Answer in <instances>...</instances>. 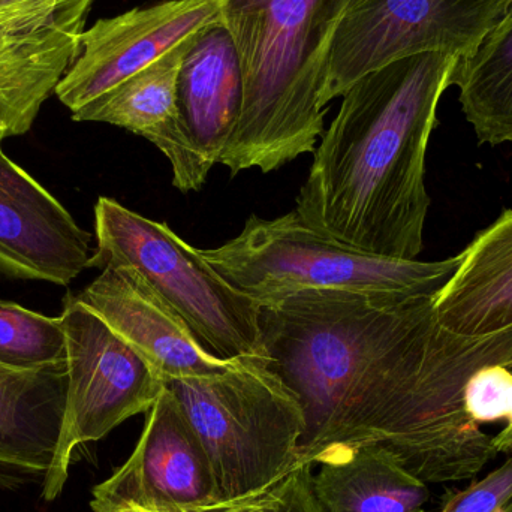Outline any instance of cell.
I'll return each instance as SVG.
<instances>
[{"label": "cell", "instance_id": "6da1fadb", "mask_svg": "<svg viewBox=\"0 0 512 512\" xmlns=\"http://www.w3.org/2000/svg\"><path fill=\"white\" fill-rule=\"evenodd\" d=\"M436 294L304 292L261 307L265 366L304 412L297 468L378 445L426 484L477 478L499 456L463 391L478 370L512 369V327L462 336Z\"/></svg>", "mask_w": 512, "mask_h": 512}, {"label": "cell", "instance_id": "7a4b0ae2", "mask_svg": "<svg viewBox=\"0 0 512 512\" xmlns=\"http://www.w3.org/2000/svg\"><path fill=\"white\" fill-rule=\"evenodd\" d=\"M459 59L406 57L346 90L297 197L307 225L367 254L418 259L432 204L427 149Z\"/></svg>", "mask_w": 512, "mask_h": 512}, {"label": "cell", "instance_id": "3957f363", "mask_svg": "<svg viewBox=\"0 0 512 512\" xmlns=\"http://www.w3.org/2000/svg\"><path fill=\"white\" fill-rule=\"evenodd\" d=\"M354 2L219 0L245 83L242 117L219 161L233 176L251 168L273 173L315 152L331 42Z\"/></svg>", "mask_w": 512, "mask_h": 512}, {"label": "cell", "instance_id": "277c9868", "mask_svg": "<svg viewBox=\"0 0 512 512\" xmlns=\"http://www.w3.org/2000/svg\"><path fill=\"white\" fill-rule=\"evenodd\" d=\"M204 258L240 291L271 306L304 292L438 294L460 264L367 254L307 225L297 210L276 219L251 216L236 239Z\"/></svg>", "mask_w": 512, "mask_h": 512}, {"label": "cell", "instance_id": "5b68a950", "mask_svg": "<svg viewBox=\"0 0 512 512\" xmlns=\"http://www.w3.org/2000/svg\"><path fill=\"white\" fill-rule=\"evenodd\" d=\"M165 387L209 456L216 502L255 495L297 469L303 408L264 358H236L227 372Z\"/></svg>", "mask_w": 512, "mask_h": 512}, {"label": "cell", "instance_id": "8992f818", "mask_svg": "<svg viewBox=\"0 0 512 512\" xmlns=\"http://www.w3.org/2000/svg\"><path fill=\"white\" fill-rule=\"evenodd\" d=\"M98 248L89 268H132L173 307L206 351L221 360L264 358L254 298L231 285L164 222L144 218L113 198L95 206Z\"/></svg>", "mask_w": 512, "mask_h": 512}, {"label": "cell", "instance_id": "52a82bcc", "mask_svg": "<svg viewBox=\"0 0 512 512\" xmlns=\"http://www.w3.org/2000/svg\"><path fill=\"white\" fill-rule=\"evenodd\" d=\"M63 304L68 393L59 445L42 483L47 502L62 493L78 445L99 441L149 411L165 388L147 361L75 295H66Z\"/></svg>", "mask_w": 512, "mask_h": 512}, {"label": "cell", "instance_id": "ba28073f", "mask_svg": "<svg viewBox=\"0 0 512 512\" xmlns=\"http://www.w3.org/2000/svg\"><path fill=\"white\" fill-rule=\"evenodd\" d=\"M510 0H355L328 57L325 107L364 75L417 54L463 57L495 26Z\"/></svg>", "mask_w": 512, "mask_h": 512}, {"label": "cell", "instance_id": "9c48e42d", "mask_svg": "<svg viewBox=\"0 0 512 512\" xmlns=\"http://www.w3.org/2000/svg\"><path fill=\"white\" fill-rule=\"evenodd\" d=\"M95 0H0V144L32 129L81 50Z\"/></svg>", "mask_w": 512, "mask_h": 512}, {"label": "cell", "instance_id": "30bf717a", "mask_svg": "<svg viewBox=\"0 0 512 512\" xmlns=\"http://www.w3.org/2000/svg\"><path fill=\"white\" fill-rule=\"evenodd\" d=\"M93 512L141 507L173 512L216 502L212 463L194 427L167 387L147 411L128 462L93 489Z\"/></svg>", "mask_w": 512, "mask_h": 512}, {"label": "cell", "instance_id": "8fae6325", "mask_svg": "<svg viewBox=\"0 0 512 512\" xmlns=\"http://www.w3.org/2000/svg\"><path fill=\"white\" fill-rule=\"evenodd\" d=\"M218 18L219 0H164L101 18L84 30L54 95L75 113Z\"/></svg>", "mask_w": 512, "mask_h": 512}, {"label": "cell", "instance_id": "7c38bea8", "mask_svg": "<svg viewBox=\"0 0 512 512\" xmlns=\"http://www.w3.org/2000/svg\"><path fill=\"white\" fill-rule=\"evenodd\" d=\"M75 298L143 357L164 384L218 375L236 361L206 351L182 316L132 268L102 270Z\"/></svg>", "mask_w": 512, "mask_h": 512}, {"label": "cell", "instance_id": "4fadbf2b", "mask_svg": "<svg viewBox=\"0 0 512 512\" xmlns=\"http://www.w3.org/2000/svg\"><path fill=\"white\" fill-rule=\"evenodd\" d=\"M90 234L0 149V271L69 285L89 268Z\"/></svg>", "mask_w": 512, "mask_h": 512}, {"label": "cell", "instance_id": "5bb4252c", "mask_svg": "<svg viewBox=\"0 0 512 512\" xmlns=\"http://www.w3.org/2000/svg\"><path fill=\"white\" fill-rule=\"evenodd\" d=\"M191 38L72 113L75 122L119 126L155 144L170 161L173 185L182 192L200 191L209 177L177 114V78Z\"/></svg>", "mask_w": 512, "mask_h": 512}, {"label": "cell", "instance_id": "9a60e30c", "mask_svg": "<svg viewBox=\"0 0 512 512\" xmlns=\"http://www.w3.org/2000/svg\"><path fill=\"white\" fill-rule=\"evenodd\" d=\"M243 99L239 53L218 18L192 35L177 78L180 128L209 173L233 140Z\"/></svg>", "mask_w": 512, "mask_h": 512}, {"label": "cell", "instance_id": "2e32d148", "mask_svg": "<svg viewBox=\"0 0 512 512\" xmlns=\"http://www.w3.org/2000/svg\"><path fill=\"white\" fill-rule=\"evenodd\" d=\"M66 393V361L35 369L0 364V487L44 483L62 433Z\"/></svg>", "mask_w": 512, "mask_h": 512}, {"label": "cell", "instance_id": "e0dca14e", "mask_svg": "<svg viewBox=\"0 0 512 512\" xmlns=\"http://www.w3.org/2000/svg\"><path fill=\"white\" fill-rule=\"evenodd\" d=\"M459 256V267L435 297L441 324L471 337L511 328L512 209L480 231Z\"/></svg>", "mask_w": 512, "mask_h": 512}, {"label": "cell", "instance_id": "ac0fdd59", "mask_svg": "<svg viewBox=\"0 0 512 512\" xmlns=\"http://www.w3.org/2000/svg\"><path fill=\"white\" fill-rule=\"evenodd\" d=\"M312 484L324 512H424L430 499L429 484L378 445L321 463Z\"/></svg>", "mask_w": 512, "mask_h": 512}, {"label": "cell", "instance_id": "d6986e66", "mask_svg": "<svg viewBox=\"0 0 512 512\" xmlns=\"http://www.w3.org/2000/svg\"><path fill=\"white\" fill-rule=\"evenodd\" d=\"M478 141L512 144V0L477 47L460 57L451 77Z\"/></svg>", "mask_w": 512, "mask_h": 512}, {"label": "cell", "instance_id": "ffe728a7", "mask_svg": "<svg viewBox=\"0 0 512 512\" xmlns=\"http://www.w3.org/2000/svg\"><path fill=\"white\" fill-rule=\"evenodd\" d=\"M66 361L62 318L0 301V364L35 369Z\"/></svg>", "mask_w": 512, "mask_h": 512}, {"label": "cell", "instance_id": "44dd1931", "mask_svg": "<svg viewBox=\"0 0 512 512\" xmlns=\"http://www.w3.org/2000/svg\"><path fill=\"white\" fill-rule=\"evenodd\" d=\"M312 477V465H303L255 495L173 512H324Z\"/></svg>", "mask_w": 512, "mask_h": 512}, {"label": "cell", "instance_id": "7402d4cb", "mask_svg": "<svg viewBox=\"0 0 512 512\" xmlns=\"http://www.w3.org/2000/svg\"><path fill=\"white\" fill-rule=\"evenodd\" d=\"M466 414L481 427L502 423V435H512V369L490 366L471 376L463 391Z\"/></svg>", "mask_w": 512, "mask_h": 512}, {"label": "cell", "instance_id": "603a6c76", "mask_svg": "<svg viewBox=\"0 0 512 512\" xmlns=\"http://www.w3.org/2000/svg\"><path fill=\"white\" fill-rule=\"evenodd\" d=\"M511 499L512 456L483 480L474 481L459 492L447 493L441 505L430 512H498Z\"/></svg>", "mask_w": 512, "mask_h": 512}, {"label": "cell", "instance_id": "cb8c5ba5", "mask_svg": "<svg viewBox=\"0 0 512 512\" xmlns=\"http://www.w3.org/2000/svg\"><path fill=\"white\" fill-rule=\"evenodd\" d=\"M493 444H495L498 454H508V456H512V435L496 433V435H493Z\"/></svg>", "mask_w": 512, "mask_h": 512}, {"label": "cell", "instance_id": "d4e9b609", "mask_svg": "<svg viewBox=\"0 0 512 512\" xmlns=\"http://www.w3.org/2000/svg\"><path fill=\"white\" fill-rule=\"evenodd\" d=\"M119 512H158V511L147 510V508L134 507V505H131V507L122 508V510H120Z\"/></svg>", "mask_w": 512, "mask_h": 512}, {"label": "cell", "instance_id": "484cf974", "mask_svg": "<svg viewBox=\"0 0 512 512\" xmlns=\"http://www.w3.org/2000/svg\"><path fill=\"white\" fill-rule=\"evenodd\" d=\"M498 512H512V499L510 502H508L507 505H505L504 508H501Z\"/></svg>", "mask_w": 512, "mask_h": 512}]
</instances>
